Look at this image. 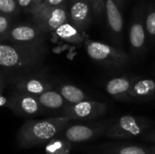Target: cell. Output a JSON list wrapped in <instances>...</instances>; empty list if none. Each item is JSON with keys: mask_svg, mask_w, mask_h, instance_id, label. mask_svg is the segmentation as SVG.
Masks as SVG:
<instances>
[{"mask_svg": "<svg viewBox=\"0 0 155 154\" xmlns=\"http://www.w3.org/2000/svg\"><path fill=\"white\" fill-rule=\"evenodd\" d=\"M66 116H58L42 120L26 121L16 135V144L21 149H30L46 144L58 136L71 123Z\"/></svg>", "mask_w": 155, "mask_h": 154, "instance_id": "obj_1", "label": "cell"}, {"mask_svg": "<svg viewBox=\"0 0 155 154\" xmlns=\"http://www.w3.org/2000/svg\"><path fill=\"white\" fill-rule=\"evenodd\" d=\"M44 45H25L0 42V68L10 71H31L45 60Z\"/></svg>", "mask_w": 155, "mask_h": 154, "instance_id": "obj_2", "label": "cell"}, {"mask_svg": "<svg viewBox=\"0 0 155 154\" xmlns=\"http://www.w3.org/2000/svg\"><path fill=\"white\" fill-rule=\"evenodd\" d=\"M153 122L143 116L123 115L110 121L104 136L113 140H129L151 130Z\"/></svg>", "mask_w": 155, "mask_h": 154, "instance_id": "obj_3", "label": "cell"}, {"mask_svg": "<svg viewBox=\"0 0 155 154\" xmlns=\"http://www.w3.org/2000/svg\"><path fill=\"white\" fill-rule=\"evenodd\" d=\"M85 50L93 61L107 68L121 70L131 62V56L125 51L104 43L87 40Z\"/></svg>", "mask_w": 155, "mask_h": 154, "instance_id": "obj_4", "label": "cell"}, {"mask_svg": "<svg viewBox=\"0 0 155 154\" xmlns=\"http://www.w3.org/2000/svg\"><path fill=\"white\" fill-rule=\"evenodd\" d=\"M28 13L32 15L33 24L45 33H54L62 24L68 21L67 2L57 6L35 5Z\"/></svg>", "mask_w": 155, "mask_h": 154, "instance_id": "obj_5", "label": "cell"}, {"mask_svg": "<svg viewBox=\"0 0 155 154\" xmlns=\"http://www.w3.org/2000/svg\"><path fill=\"white\" fill-rule=\"evenodd\" d=\"M111 120L68 125L58 136L72 143H86L104 135Z\"/></svg>", "mask_w": 155, "mask_h": 154, "instance_id": "obj_6", "label": "cell"}, {"mask_svg": "<svg viewBox=\"0 0 155 154\" xmlns=\"http://www.w3.org/2000/svg\"><path fill=\"white\" fill-rule=\"evenodd\" d=\"M107 109L108 105L104 103L85 100L74 104L68 103L62 113L72 121H93L105 115Z\"/></svg>", "mask_w": 155, "mask_h": 154, "instance_id": "obj_7", "label": "cell"}, {"mask_svg": "<svg viewBox=\"0 0 155 154\" xmlns=\"http://www.w3.org/2000/svg\"><path fill=\"white\" fill-rule=\"evenodd\" d=\"M46 33L31 25H16L11 26L7 33L0 39L9 43L25 45H43L46 39Z\"/></svg>", "mask_w": 155, "mask_h": 154, "instance_id": "obj_8", "label": "cell"}, {"mask_svg": "<svg viewBox=\"0 0 155 154\" xmlns=\"http://www.w3.org/2000/svg\"><path fill=\"white\" fill-rule=\"evenodd\" d=\"M8 107L13 113L22 117H32L42 114L45 110L40 105L36 96L15 91L8 97Z\"/></svg>", "mask_w": 155, "mask_h": 154, "instance_id": "obj_9", "label": "cell"}, {"mask_svg": "<svg viewBox=\"0 0 155 154\" xmlns=\"http://www.w3.org/2000/svg\"><path fill=\"white\" fill-rule=\"evenodd\" d=\"M67 12L68 21L81 32L90 26L93 13L87 0H67Z\"/></svg>", "mask_w": 155, "mask_h": 154, "instance_id": "obj_10", "label": "cell"}, {"mask_svg": "<svg viewBox=\"0 0 155 154\" xmlns=\"http://www.w3.org/2000/svg\"><path fill=\"white\" fill-rule=\"evenodd\" d=\"M146 31L144 26L143 14L141 10H138L134 16L130 30H129V43L131 52L134 56H141L145 49Z\"/></svg>", "mask_w": 155, "mask_h": 154, "instance_id": "obj_11", "label": "cell"}, {"mask_svg": "<svg viewBox=\"0 0 155 154\" xmlns=\"http://www.w3.org/2000/svg\"><path fill=\"white\" fill-rule=\"evenodd\" d=\"M104 15L111 35L116 43H122L124 18L120 7L114 0H104Z\"/></svg>", "mask_w": 155, "mask_h": 154, "instance_id": "obj_12", "label": "cell"}, {"mask_svg": "<svg viewBox=\"0 0 155 154\" xmlns=\"http://www.w3.org/2000/svg\"><path fill=\"white\" fill-rule=\"evenodd\" d=\"M53 88L52 83L42 75H26L18 79L15 83V91L34 96Z\"/></svg>", "mask_w": 155, "mask_h": 154, "instance_id": "obj_13", "label": "cell"}, {"mask_svg": "<svg viewBox=\"0 0 155 154\" xmlns=\"http://www.w3.org/2000/svg\"><path fill=\"white\" fill-rule=\"evenodd\" d=\"M129 95L132 101L140 103L155 99V81L146 78H134Z\"/></svg>", "mask_w": 155, "mask_h": 154, "instance_id": "obj_14", "label": "cell"}, {"mask_svg": "<svg viewBox=\"0 0 155 154\" xmlns=\"http://www.w3.org/2000/svg\"><path fill=\"white\" fill-rule=\"evenodd\" d=\"M132 78L128 76H120L109 80L105 84V90L110 96L120 102H132L129 91L132 84Z\"/></svg>", "mask_w": 155, "mask_h": 154, "instance_id": "obj_15", "label": "cell"}, {"mask_svg": "<svg viewBox=\"0 0 155 154\" xmlns=\"http://www.w3.org/2000/svg\"><path fill=\"white\" fill-rule=\"evenodd\" d=\"M101 154H152L149 147L136 144L108 143L99 147Z\"/></svg>", "mask_w": 155, "mask_h": 154, "instance_id": "obj_16", "label": "cell"}, {"mask_svg": "<svg viewBox=\"0 0 155 154\" xmlns=\"http://www.w3.org/2000/svg\"><path fill=\"white\" fill-rule=\"evenodd\" d=\"M36 99L38 100L40 105L43 107L45 111L61 110L63 112L64 109L68 104V103L64 99V97L60 94V93L57 90H54V88L37 95Z\"/></svg>", "mask_w": 155, "mask_h": 154, "instance_id": "obj_17", "label": "cell"}, {"mask_svg": "<svg viewBox=\"0 0 155 154\" xmlns=\"http://www.w3.org/2000/svg\"><path fill=\"white\" fill-rule=\"evenodd\" d=\"M82 33L83 32H81L78 28H76L69 21H66L65 23L62 24L54 32V34L60 39L74 44H78L84 42V38Z\"/></svg>", "mask_w": 155, "mask_h": 154, "instance_id": "obj_18", "label": "cell"}, {"mask_svg": "<svg viewBox=\"0 0 155 154\" xmlns=\"http://www.w3.org/2000/svg\"><path fill=\"white\" fill-rule=\"evenodd\" d=\"M56 90L60 93V94L64 97V99L71 104L77 103L85 100H90L89 96L79 87L69 84H63L59 85Z\"/></svg>", "mask_w": 155, "mask_h": 154, "instance_id": "obj_19", "label": "cell"}, {"mask_svg": "<svg viewBox=\"0 0 155 154\" xmlns=\"http://www.w3.org/2000/svg\"><path fill=\"white\" fill-rule=\"evenodd\" d=\"M45 154H70L73 143L67 140L56 136L45 144Z\"/></svg>", "mask_w": 155, "mask_h": 154, "instance_id": "obj_20", "label": "cell"}, {"mask_svg": "<svg viewBox=\"0 0 155 154\" xmlns=\"http://www.w3.org/2000/svg\"><path fill=\"white\" fill-rule=\"evenodd\" d=\"M19 11L16 0H0V13L12 16L18 15Z\"/></svg>", "mask_w": 155, "mask_h": 154, "instance_id": "obj_21", "label": "cell"}, {"mask_svg": "<svg viewBox=\"0 0 155 154\" xmlns=\"http://www.w3.org/2000/svg\"><path fill=\"white\" fill-rule=\"evenodd\" d=\"M91 6L93 15L97 19L101 20L104 15V0H87Z\"/></svg>", "mask_w": 155, "mask_h": 154, "instance_id": "obj_22", "label": "cell"}, {"mask_svg": "<svg viewBox=\"0 0 155 154\" xmlns=\"http://www.w3.org/2000/svg\"><path fill=\"white\" fill-rule=\"evenodd\" d=\"M144 26H145V31L147 34L155 38V9H151L144 19Z\"/></svg>", "mask_w": 155, "mask_h": 154, "instance_id": "obj_23", "label": "cell"}, {"mask_svg": "<svg viewBox=\"0 0 155 154\" xmlns=\"http://www.w3.org/2000/svg\"><path fill=\"white\" fill-rule=\"evenodd\" d=\"M11 26L10 17L5 14L0 13V39L7 33Z\"/></svg>", "mask_w": 155, "mask_h": 154, "instance_id": "obj_24", "label": "cell"}, {"mask_svg": "<svg viewBox=\"0 0 155 154\" xmlns=\"http://www.w3.org/2000/svg\"><path fill=\"white\" fill-rule=\"evenodd\" d=\"M141 140L146 143L155 144V129H151L141 135Z\"/></svg>", "mask_w": 155, "mask_h": 154, "instance_id": "obj_25", "label": "cell"}, {"mask_svg": "<svg viewBox=\"0 0 155 154\" xmlns=\"http://www.w3.org/2000/svg\"><path fill=\"white\" fill-rule=\"evenodd\" d=\"M35 0H16L19 8L23 10H26L27 12L35 5Z\"/></svg>", "mask_w": 155, "mask_h": 154, "instance_id": "obj_26", "label": "cell"}, {"mask_svg": "<svg viewBox=\"0 0 155 154\" xmlns=\"http://www.w3.org/2000/svg\"><path fill=\"white\" fill-rule=\"evenodd\" d=\"M66 2H67V0H44L39 5H46V6H57L62 4H64Z\"/></svg>", "mask_w": 155, "mask_h": 154, "instance_id": "obj_27", "label": "cell"}, {"mask_svg": "<svg viewBox=\"0 0 155 154\" xmlns=\"http://www.w3.org/2000/svg\"><path fill=\"white\" fill-rule=\"evenodd\" d=\"M8 103V97L5 96L2 92H0V107H4L6 106Z\"/></svg>", "mask_w": 155, "mask_h": 154, "instance_id": "obj_28", "label": "cell"}, {"mask_svg": "<svg viewBox=\"0 0 155 154\" xmlns=\"http://www.w3.org/2000/svg\"><path fill=\"white\" fill-rule=\"evenodd\" d=\"M4 87H5V80L2 77H0V92L4 90Z\"/></svg>", "mask_w": 155, "mask_h": 154, "instance_id": "obj_29", "label": "cell"}, {"mask_svg": "<svg viewBox=\"0 0 155 154\" xmlns=\"http://www.w3.org/2000/svg\"><path fill=\"white\" fill-rule=\"evenodd\" d=\"M114 2H115V4L120 7V6H122L123 5V3H124V0H114Z\"/></svg>", "mask_w": 155, "mask_h": 154, "instance_id": "obj_30", "label": "cell"}, {"mask_svg": "<svg viewBox=\"0 0 155 154\" xmlns=\"http://www.w3.org/2000/svg\"><path fill=\"white\" fill-rule=\"evenodd\" d=\"M150 151H151V153L155 154V144H153V146H150Z\"/></svg>", "mask_w": 155, "mask_h": 154, "instance_id": "obj_31", "label": "cell"}, {"mask_svg": "<svg viewBox=\"0 0 155 154\" xmlns=\"http://www.w3.org/2000/svg\"><path fill=\"white\" fill-rule=\"evenodd\" d=\"M43 1H44V0H35V5H39V4H41ZM34 5H33V6H34Z\"/></svg>", "mask_w": 155, "mask_h": 154, "instance_id": "obj_32", "label": "cell"}]
</instances>
